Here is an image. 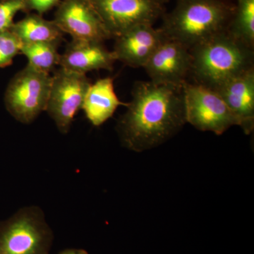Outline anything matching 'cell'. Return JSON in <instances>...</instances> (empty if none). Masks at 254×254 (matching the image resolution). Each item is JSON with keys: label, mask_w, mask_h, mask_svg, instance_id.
I'll return each instance as SVG.
<instances>
[{"label": "cell", "mask_w": 254, "mask_h": 254, "mask_svg": "<svg viewBox=\"0 0 254 254\" xmlns=\"http://www.w3.org/2000/svg\"><path fill=\"white\" fill-rule=\"evenodd\" d=\"M186 123L183 85L137 81L117 131L125 148L142 152L168 141Z\"/></svg>", "instance_id": "cell-1"}, {"label": "cell", "mask_w": 254, "mask_h": 254, "mask_svg": "<svg viewBox=\"0 0 254 254\" xmlns=\"http://www.w3.org/2000/svg\"><path fill=\"white\" fill-rule=\"evenodd\" d=\"M190 74L213 90L254 68V49L225 31L190 50Z\"/></svg>", "instance_id": "cell-2"}, {"label": "cell", "mask_w": 254, "mask_h": 254, "mask_svg": "<svg viewBox=\"0 0 254 254\" xmlns=\"http://www.w3.org/2000/svg\"><path fill=\"white\" fill-rule=\"evenodd\" d=\"M230 14L221 0H179L159 29L165 38L190 50L227 31Z\"/></svg>", "instance_id": "cell-3"}, {"label": "cell", "mask_w": 254, "mask_h": 254, "mask_svg": "<svg viewBox=\"0 0 254 254\" xmlns=\"http://www.w3.org/2000/svg\"><path fill=\"white\" fill-rule=\"evenodd\" d=\"M54 233L37 205L23 207L0 221V254H50Z\"/></svg>", "instance_id": "cell-4"}, {"label": "cell", "mask_w": 254, "mask_h": 254, "mask_svg": "<svg viewBox=\"0 0 254 254\" xmlns=\"http://www.w3.org/2000/svg\"><path fill=\"white\" fill-rule=\"evenodd\" d=\"M52 76L27 66L11 78L6 87L4 104L19 123L29 125L46 111Z\"/></svg>", "instance_id": "cell-5"}, {"label": "cell", "mask_w": 254, "mask_h": 254, "mask_svg": "<svg viewBox=\"0 0 254 254\" xmlns=\"http://www.w3.org/2000/svg\"><path fill=\"white\" fill-rule=\"evenodd\" d=\"M183 93L187 123L196 129L221 135L230 127L237 126L235 117L215 90L186 81Z\"/></svg>", "instance_id": "cell-6"}, {"label": "cell", "mask_w": 254, "mask_h": 254, "mask_svg": "<svg viewBox=\"0 0 254 254\" xmlns=\"http://www.w3.org/2000/svg\"><path fill=\"white\" fill-rule=\"evenodd\" d=\"M91 84L86 74L62 67L52 76L46 111L63 134L71 128Z\"/></svg>", "instance_id": "cell-7"}, {"label": "cell", "mask_w": 254, "mask_h": 254, "mask_svg": "<svg viewBox=\"0 0 254 254\" xmlns=\"http://www.w3.org/2000/svg\"><path fill=\"white\" fill-rule=\"evenodd\" d=\"M112 38L140 24H151L163 13L158 0H91Z\"/></svg>", "instance_id": "cell-8"}, {"label": "cell", "mask_w": 254, "mask_h": 254, "mask_svg": "<svg viewBox=\"0 0 254 254\" xmlns=\"http://www.w3.org/2000/svg\"><path fill=\"white\" fill-rule=\"evenodd\" d=\"M53 21L75 41L103 43L112 38L91 0H63L58 6Z\"/></svg>", "instance_id": "cell-9"}, {"label": "cell", "mask_w": 254, "mask_h": 254, "mask_svg": "<svg viewBox=\"0 0 254 254\" xmlns=\"http://www.w3.org/2000/svg\"><path fill=\"white\" fill-rule=\"evenodd\" d=\"M143 68L150 81L182 86L191 69L190 50L178 42L165 38Z\"/></svg>", "instance_id": "cell-10"}, {"label": "cell", "mask_w": 254, "mask_h": 254, "mask_svg": "<svg viewBox=\"0 0 254 254\" xmlns=\"http://www.w3.org/2000/svg\"><path fill=\"white\" fill-rule=\"evenodd\" d=\"M160 30L151 24H140L115 38L113 53L116 61L132 68L144 67L165 39Z\"/></svg>", "instance_id": "cell-11"}, {"label": "cell", "mask_w": 254, "mask_h": 254, "mask_svg": "<svg viewBox=\"0 0 254 254\" xmlns=\"http://www.w3.org/2000/svg\"><path fill=\"white\" fill-rule=\"evenodd\" d=\"M246 134L254 128V69L232 78L215 90Z\"/></svg>", "instance_id": "cell-12"}, {"label": "cell", "mask_w": 254, "mask_h": 254, "mask_svg": "<svg viewBox=\"0 0 254 254\" xmlns=\"http://www.w3.org/2000/svg\"><path fill=\"white\" fill-rule=\"evenodd\" d=\"M115 62L113 51L107 49L103 43L72 40L60 55L59 66L86 74L95 70H112Z\"/></svg>", "instance_id": "cell-13"}, {"label": "cell", "mask_w": 254, "mask_h": 254, "mask_svg": "<svg viewBox=\"0 0 254 254\" xmlns=\"http://www.w3.org/2000/svg\"><path fill=\"white\" fill-rule=\"evenodd\" d=\"M120 105L127 106V103L119 99L113 78L106 77L91 84L81 109L93 126L100 127L113 116Z\"/></svg>", "instance_id": "cell-14"}, {"label": "cell", "mask_w": 254, "mask_h": 254, "mask_svg": "<svg viewBox=\"0 0 254 254\" xmlns=\"http://www.w3.org/2000/svg\"><path fill=\"white\" fill-rule=\"evenodd\" d=\"M10 31L21 44L52 43L60 45L64 34L54 21L45 19L38 14H28L14 22Z\"/></svg>", "instance_id": "cell-15"}, {"label": "cell", "mask_w": 254, "mask_h": 254, "mask_svg": "<svg viewBox=\"0 0 254 254\" xmlns=\"http://www.w3.org/2000/svg\"><path fill=\"white\" fill-rule=\"evenodd\" d=\"M233 19L227 31L234 38L253 48L254 46V0H237Z\"/></svg>", "instance_id": "cell-16"}, {"label": "cell", "mask_w": 254, "mask_h": 254, "mask_svg": "<svg viewBox=\"0 0 254 254\" xmlns=\"http://www.w3.org/2000/svg\"><path fill=\"white\" fill-rule=\"evenodd\" d=\"M59 44L52 43L21 44V54L27 58L28 66L37 71L50 73L55 66H59Z\"/></svg>", "instance_id": "cell-17"}, {"label": "cell", "mask_w": 254, "mask_h": 254, "mask_svg": "<svg viewBox=\"0 0 254 254\" xmlns=\"http://www.w3.org/2000/svg\"><path fill=\"white\" fill-rule=\"evenodd\" d=\"M21 43L11 31L0 33V68L11 64L15 57L21 54Z\"/></svg>", "instance_id": "cell-18"}, {"label": "cell", "mask_w": 254, "mask_h": 254, "mask_svg": "<svg viewBox=\"0 0 254 254\" xmlns=\"http://www.w3.org/2000/svg\"><path fill=\"white\" fill-rule=\"evenodd\" d=\"M26 11V0H0V33L10 31L16 14Z\"/></svg>", "instance_id": "cell-19"}, {"label": "cell", "mask_w": 254, "mask_h": 254, "mask_svg": "<svg viewBox=\"0 0 254 254\" xmlns=\"http://www.w3.org/2000/svg\"><path fill=\"white\" fill-rule=\"evenodd\" d=\"M60 1V0H26V4L28 11H36L37 14L42 16L55 6H58Z\"/></svg>", "instance_id": "cell-20"}, {"label": "cell", "mask_w": 254, "mask_h": 254, "mask_svg": "<svg viewBox=\"0 0 254 254\" xmlns=\"http://www.w3.org/2000/svg\"><path fill=\"white\" fill-rule=\"evenodd\" d=\"M58 254H88V252L83 249H66Z\"/></svg>", "instance_id": "cell-21"}, {"label": "cell", "mask_w": 254, "mask_h": 254, "mask_svg": "<svg viewBox=\"0 0 254 254\" xmlns=\"http://www.w3.org/2000/svg\"><path fill=\"white\" fill-rule=\"evenodd\" d=\"M158 1H160V2H162V1H167V0H158Z\"/></svg>", "instance_id": "cell-22"}]
</instances>
